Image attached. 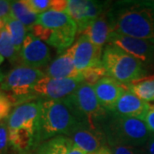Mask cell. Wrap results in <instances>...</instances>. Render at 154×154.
I'll list each match as a JSON object with an SVG mask.
<instances>
[{
  "mask_svg": "<svg viewBox=\"0 0 154 154\" xmlns=\"http://www.w3.org/2000/svg\"><path fill=\"white\" fill-rule=\"evenodd\" d=\"M40 114L36 134L38 145L56 136L69 137L75 130L89 122L77 107L74 94L62 99H38Z\"/></svg>",
  "mask_w": 154,
  "mask_h": 154,
  "instance_id": "1",
  "label": "cell"
},
{
  "mask_svg": "<svg viewBox=\"0 0 154 154\" xmlns=\"http://www.w3.org/2000/svg\"><path fill=\"white\" fill-rule=\"evenodd\" d=\"M107 17L113 33L154 42V1L111 2Z\"/></svg>",
  "mask_w": 154,
  "mask_h": 154,
  "instance_id": "2",
  "label": "cell"
},
{
  "mask_svg": "<svg viewBox=\"0 0 154 154\" xmlns=\"http://www.w3.org/2000/svg\"><path fill=\"white\" fill-rule=\"evenodd\" d=\"M98 127L105 134L106 146H130L142 147L152 135L143 120L116 115L109 111L106 116L98 123Z\"/></svg>",
  "mask_w": 154,
  "mask_h": 154,
  "instance_id": "3",
  "label": "cell"
},
{
  "mask_svg": "<svg viewBox=\"0 0 154 154\" xmlns=\"http://www.w3.org/2000/svg\"><path fill=\"white\" fill-rule=\"evenodd\" d=\"M102 64L109 76L124 85L149 75L148 69L140 61L114 45L105 46Z\"/></svg>",
  "mask_w": 154,
  "mask_h": 154,
  "instance_id": "4",
  "label": "cell"
},
{
  "mask_svg": "<svg viewBox=\"0 0 154 154\" xmlns=\"http://www.w3.org/2000/svg\"><path fill=\"white\" fill-rule=\"evenodd\" d=\"M44 76L45 72L40 69L18 65L5 75L0 83V89L7 92L6 96L12 105H22L37 99L33 94V88Z\"/></svg>",
  "mask_w": 154,
  "mask_h": 154,
  "instance_id": "5",
  "label": "cell"
},
{
  "mask_svg": "<svg viewBox=\"0 0 154 154\" xmlns=\"http://www.w3.org/2000/svg\"><path fill=\"white\" fill-rule=\"evenodd\" d=\"M110 4L109 1L68 0L65 12L75 23L77 32L84 33L97 18L108 11Z\"/></svg>",
  "mask_w": 154,
  "mask_h": 154,
  "instance_id": "6",
  "label": "cell"
},
{
  "mask_svg": "<svg viewBox=\"0 0 154 154\" xmlns=\"http://www.w3.org/2000/svg\"><path fill=\"white\" fill-rule=\"evenodd\" d=\"M108 44L118 46L137 58L146 67L148 71L150 69L154 68V42L111 32Z\"/></svg>",
  "mask_w": 154,
  "mask_h": 154,
  "instance_id": "7",
  "label": "cell"
},
{
  "mask_svg": "<svg viewBox=\"0 0 154 154\" xmlns=\"http://www.w3.org/2000/svg\"><path fill=\"white\" fill-rule=\"evenodd\" d=\"M83 82L82 80L55 79L44 76L33 88V94L40 99H62L74 94Z\"/></svg>",
  "mask_w": 154,
  "mask_h": 154,
  "instance_id": "8",
  "label": "cell"
},
{
  "mask_svg": "<svg viewBox=\"0 0 154 154\" xmlns=\"http://www.w3.org/2000/svg\"><path fill=\"white\" fill-rule=\"evenodd\" d=\"M19 56L21 65L39 69L49 63L51 51L46 43L28 32Z\"/></svg>",
  "mask_w": 154,
  "mask_h": 154,
  "instance_id": "9",
  "label": "cell"
},
{
  "mask_svg": "<svg viewBox=\"0 0 154 154\" xmlns=\"http://www.w3.org/2000/svg\"><path fill=\"white\" fill-rule=\"evenodd\" d=\"M74 97L79 110L88 117L92 125L98 127V123L106 116L108 111L99 104L94 86L82 83L74 93Z\"/></svg>",
  "mask_w": 154,
  "mask_h": 154,
  "instance_id": "10",
  "label": "cell"
},
{
  "mask_svg": "<svg viewBox=\"0 0 154 154\" xmlns=\"http://www.w3.org/2000/svg\"><path fill=\"white\" fill-rule=\"evenodd\" d=\"M69 48L73 54L75 68L79 71L102 64V48L94 45L86 34L82 33Z\"/></svg>",
  "mask_w": 154,
  "mask_h": 154,
  "instance_id": "11",
  "label": "cell"
},
{
  "mask_svg": "<svg viewBox=\"0 0 154 154\" xmlns=\"http://www.w3.org/2000/svg\"><path fill=\"white\" fill-rule=\"evenodd\" d=\"M39 114L40 105L38 100L36 102H28L17 105L7 119L8 128H27L34 135L36 143V134L38 129Z\"/></svg>",
  "mask_w": 154,
  "mask_h": 154,
  "instance_id": "12",
  "label": "cell"
},
{
  "mask_svg": "<svg viewBox=\"0 0 154 154\" xmlns=\"http://www.w3.org/2000/svg\"><path fill=\"white\" fill-rule=\"evenodd\" d=\"M69 138L75 146L87 154H96L107 146L105 134L101 129L90 122L79 127Z\"/></svg>",
  "mask_w": 154,
  "mask_h": 154,
  "instance_id": "13",
  "label": "cell"
},
{
  "mask_svg": "<svg viewBox=\"0 0 154 154\" xmlns=\"http://www.w3.org/2000/svg\"><path fill=\"white\" fill-rule=\"evenodd\" d=\"M94 88L99 104L109 112L113 111L116 102L127 90L126 85L110 76L102 78L94 85Z\"/></svg>",
  "mask_w": 154,
  "mask_h": 154,
  "instance_id": "14",
  "label": "cell"
},
{
  "mask_svg": "<svg viewBox=\"0 0 154 154\" xmlns=\"http://www.w3.org/2000/svg\"><path fill=\"white\" fill-rule=\"evenodd\" d=\"M150 108L149 103L138 98L135 94L127 89L116 102L112 112L116 115L138 118L144 121Z\"/></svg>",
  "mask_w": 154,
  "mask_h": 154,
  "instance_id": "15",
  "label": "cell"
},
{
  "mask_svg": "<svg viewBox=\"0 0 154 154\" xmlns=\"http://www.w3.org/2000/svg\"><path fill=\"white\" fill-rule=\"evenodd\" d=\"M45 75L55 79H74L83 81L82 72L75 68L70 48L52 61L45 71Z\"/></svg>",
  "mask_w": 154,
  "mask_h": 154,
  "instance_id": "16",
  "label": "cell"
},
{
  "mask_svg": "<svg viewBox=\"0 0 154 154\" xmlns=\"http://www.w3.org/2000/svg\"><path fill=\"white\" fill-rule=\"evenodd\" d=\"M36 24L53 31L77 30V27L72 18L65 11L49 10L38 16Z\"/></svg>",
  "mask_w": 154,
  "mask_h": 154,
  "instance_id": "17",
  "label": "cell"
},
{
  "mask_svg": "<svg viewBox=\"0 0 154 154\" xmlns=\"http://www.w3.org/2000/svg\"><path fill=\"white\" fill-rule=\"evenodd\" d=\"M106 12L97 18L83 33L88 36L94 45L99 48H103L104 45L108 43L111 33Z\"/></svg>",
  "mask_w": 154,
  "mask_h": 154,
  "instance_id": "18",
  "label": "cell"
},
{
  "mask_svg": "<svg viewBox=\"0 0 154 154\" xmlns=\"http://www.w3.org/2000/svg\"><path fill=\"white\" fill-rule=\"evenodd\" d=\"M9 142L13 149L22 152H28L31 149L36 148L35 137L27 128L9 129Z\"/></svg>",
  "mask_w": 154,
  "mask_h": 154,
  "instance_id": "19",
  "label": "cell"
},
{
  "mask_svg": "<svg viewBox=\"0 0 154 154\" xmlns=\"http://www.w3.org/2000/svg\"><path fill=\"white\" fill-rule=\"evenodd\" d=\"M73 141L68 136H56L40 143L34 154H69Z\"/></svg>",
  "mask_w": 154,
  "mask_h": 154,
  "instance_id": "20",
  "label": "cell"
},
{
  "mask_svg": "<svg viewBox=\"0 0 154 154\" xmlns=\"http://www.w3.org/2000/svg\"><path fill=\"white\" fill-rule=\"evenodd\" d=\"M128 90L145 102L154 101V74L126 85Z\"/></svg>",
  "mask_w": 154,
  "mask_h": 154,
  "instance_id": "21",
  "label": "cell"
},
{
  "mask_svg": "<svg viewBox=\"0 0 154 154\" xmlns=\"http://www.w3.org/2000/svg\"><path fill=\"white\" fill-rule=\"evenodd\" d=\"M11 17L20 21L28 29L36 24L38 15L32 11L26 0L11 1Z\"/></svg>",
  "mask_w": 154,
  "mask_h": 154,
  "instance_id": "22",
  "label": "cell"
},
{
  "mask_svg": "<svg viewBox=\"0 0 154 154\" xmlns=\"http://www.w3.org/2000/svg\"><path fill=\"white\" fill-rule=\"evenodd\" d=\"M6 30L10 33L11 40L17 51L20 53L23 42L28 34V28L22 22L13 17H9L5 19Z\"/></svg>",
  "mask_w": 154,
  "mask_h": 154,
  "instance_id": "23",
  "label": "cell"
},
{
  "mask_svg": "<svg viewBox=\"0 0 154 154\" xmlns=\"http://www.w3.org/2000/svg\"><path fill=\"white\" fill-rule=\"evenodd\" d=\"M0 53L12 63L20 61L19 52L15 48L10 33L5 28L0 29Z\"/></svg>",
  "mask_w": 154,
  "mask_h": 154,
  "instance_id": "24",
  "label": "cell"
},
{
  "mask_svg": "<svg viewBox=\"0 0 154 154\" xmlns=\"http://www.w3.org/2000/svg\"><path fill=\"white\" fill-rule=\"evenodd\" d=\"M82 75L83 82L90 86H94L102 78L108 75L107 71L105 70L103 64L99 65V66L88 68L87 69L82 71Z\"/></svg>",
  "mask_w": 154,
  "mask_h": 154,
  "instance_id": "25",
  "label": "cell"
},
{
  "mask_svg": "<svg viewBox=\"0 0 154 154\" xmlns=\"http://www.w3.org/2000/svg\"><path fill=\"white\" fill-rule=\"evenodd\" d=\"M111 154H146L142 147L130 146H106Z\"/></svg>",
  "mask_w": 154,
  "mask_h": 154,
  "instance_id": "26",
  "label": "cell"
},
{
  "mask_svg": "<svg viewBox=\"0 0 154 154\" xmlns=\"http://www.w3.org/2000/svg\"><path fill=\"white\" fill-rule=\"evenodd\" d=\"M26 3L37 15L51 10V0H26Z\"/></svg>",
  "mask_w": 154,
  "mask_h": 154,
  "instance_id": "27",
  "label": "cell"
},
{
  "mask_svg": "<svg viewBox=\"0 0 154 154\" xmlns=\"http://www.w3.org/2000/svg\"><path fill=\"white\" fill-rule=\"evenodd\" d=\"M9 145V128L7 122H0V154L8 153Z\"/></svg>",
  "mask_w": 154,
  "mask_h": 154,
  "instance_id": "28",
  "label": "cell"
},
{
  "mask_svg": "<svg viewBox=\"0 0 154 154\" xmlns=\"http://www.w3.org/2000/svg\"><path fill=\"white\" fill-rule=\"evenodd\" d=\"M11 106L12 104L6 94L4 93L0 95V121L9 117Z\"/></svg>",
  "mask_w": 154,
  "mask_h": 154,
  "instance_id": "29",
  "label": "cell"
},
{
  "mask_svg": "<svg viewBox=\"0 0 154 154\" xmlns=\"http://www.w3.org/2000/svg\"><path fill=\"white\" fill-rule=\"evenodd\" d=\"M11 16V1L0 0V18L5 19Z\"/></svg>",
  "mask_w": 154,
  "mask_h": 154,
  "instance_id": "30",
  "label": "cell"
},
{
  "mask_svg": "<svg viewBox=\"0 0 154 154\" xmlns=\"http://www.w3.org/2000/svg\"><path fill=\"white\" fill-rule=\"evenodd\" d=\"M144 122L150 130V132L154 134V107H151L148 112L145 116Z\"/></svg>",
  "mask_w": 154,
  "mask_h": 154,
  "instance_id": "31",
  "label": "cell"
},
{
  "mask_svg": "<svg viewBox=\"0 0 154 154\" xmlns=\"http://www.w3.org/2000/svg\"><path fill=\"white\" fill-rule=\"evenodd\" d=\"M68 0H51V10L57 11H66Z\"/></svg>",
  "mask_w": 154,
  "mask_h": 154,
  "instance_id": "32",
  "label": "cell"
},
{
  "mask_svg": "<svg viewBox=\"0 0 154 154\" xmlns=\"http://www.w3.org/2000/svg\"><path fill=\"white\" fill-rule=\"evenodd\" d=\"M146 154H154V134H152L146 145L143 146Z\"/></svg>",
  "mask_w": 154,
  "mask_h": 154,
  "instance_id": "33",
  "label": "cell"
},
{
  "mask_svg": "<svg viewBox=\"0 0 154 154\" xmlns=\"http://www.w3.org/2000/svg\"><path fill=\"white\" fill-rule=\"evenodd\" d=\"M69 154H87L84 151H82V149H80L79 147H77L76 146H75L74 144H73V146H72V148L70 149V151H69Z\"/></svg>",
  "mask_w": 154,
  "mask_h": 154,
  "instance_id": "34",
  "label": "cell"
},
{
  "mask_svg": "<svg viewBox=\"0 0 154 154\" xmlns=\"http://www.w3.org/2000/svg\"><path fill=\"white\" fill-rule=\"evenodd\" d=\"M96 154H111V153L110 152V151L108 150V148L105 146V147H104V148L101 149L99 152H97Z\"/></svg>",
  "mask_w": 154,
  "mask_h": 154,
  "instance_id": "35",
  "label": "cell"
},
{
  "mask_svg": "<svg viewBox=\"0 0 154 154\" xmlns=\"http://www.w3.org/2000/svg\"><path fill=\"white\" fill-rule=\"evenodd\" d=\"M5 27V20L0 18V29H3Z\"/></svg>",
  "mask_w": 154,
  "mask_h": 154,
  "instance_id": "36",
  "label": "cell"
},
{
  "mask_svg": "<svg viewBox=\"0 0 154 154\" xmlns=\"http://www.w3.org/2000/svg\"><path fill=\"white\" fill-rule=\"evenodd\" d=\"M5 75L2 72L0 71V83L2 82L5 80Z\"/></svg>",
  "mask_w": 154,
  "mask_h": 154,
  "instance_id": "37",
  "label": "cell"
},
{
  "mask_svg": "<svg viewBox=\"0 0 154 154\" xmlns=\"http://www.w3.org/2000/svg\"><path fill=\"white\" fill-rule=\"evenodd\" d=\"M4 61H5V57L1 55V53H0V65L3 63V62H4Z\"/></svg>",
  "mask_w": 154,
  "mask_h": 154,
  "instance_id": "38",
  "label": "cell"
},
{
  "mask_svg": "<svg viewBox=\"0 0 154 154\" xmlns=\"http://www.w3.org/2000/svg\"><path fill=\"white\" fill-rule=\"evenodd\" d=\"M19 154H33V153L30 152H22V153H19Z\"/></svg>",
  "mask_w": 154,
  "mask_h": 154,
  "instance_id": "39",
  "label": "cell"
},
{
  "mask_svg": "<svg viewBox=\"0 0 154 154\" xmlns=\"http://www.w3.org/2000/svg\"><path fill=\"white\" fill-rule=\"evenodd\" d=\"M4 94V93H3V92H2V91H1V89H0V95H2V94Z\"/></svg>",
  "mask_w": 154,
  "mask_h": 154,
  "instance_id": "40",
  "label": "cell"
},
{
  "mask_svg": "<svg viewBox=\"0 0 154 154\" xmlns=\"http://www.w3.org/2000/svg\"><path fill=\"white\" fill-rule=\"evenodd\" d=\"M150 106H151V107H154V105H150Z\"/></svg>",
  "mask_w": 154,
  "mask_h": 154,
  "instance_id": "41",
  "label": "cell"
}]
</instances>
